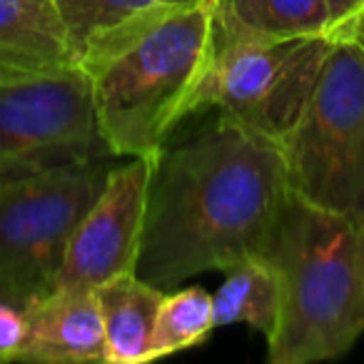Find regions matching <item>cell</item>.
I'll return each instance as SVG.
<instances>
[{"label": "cell", "mask_w": 364, "mask_h": 364, "mask_svg": "<svg viewBox=\"0 0 364 364\" xmlns=\"http://www.w3.org/2000/svg\"><path fill=\"white\" fill-rule=\"evenodd\" d=\"M267 257L279 279L269 362L312 364L347 352L364 332V223L287 195Z\"/></svg>", "instance_id": "cell-3"}, {"label": "cell", "mask_w": 364, "mask_h": 364, "mask_svg": "<svg viewBox=\"0 0 364 364\" xmlns=\"http://www.w3.org/2000/svg\"><path fill=\"white\" fill-rule=\"evenodd\" d=\"M92 294L105 327L107 364L152 362V329L165 289L125 272L97 284Z\"/></svg>", "instance_id": "cell-12"}, {"label": "cell", "mask_w": 364, "mask_h": 364, "mask_svg": "<svg viewBox=\"0 0 364 364\" xmlns=\"http://www.w3.org/2000/svg\"><path fill=\"white\" fill-rule=\"evenodd\" d=\"M155 160L157 152H150L110 167L105 188L68 242L53 289H95L105 279L135 272Z\"/></svg>", "instance_id": "cell-8"}, {"label": "cell", "mask_w": 364, "mask_h": 364, "mask_svg": "<svg viewBox=\"0 0 364 364\" xmlns=\"http://www.w3.org/2000/svg\"><path fill=\"white\" fill-rule=\"evenodd\" d=\"M28 327L13 362L107 364L102 314L92 289H53L28 307Z\"/></svg>", "instance_id": "cell-9"}, {"label": "cell", "mask_w": 364, "mask_h": 364, "mask_svg": "<svg viewBox=\"0 0 364 364\" xmlns=\"http://www.w3.org/2000/svg\"><path fill=\"white\" fill-rule=\"evenodd\" d=\"M28 309L16 299L0 294V362H13L28 327Z\"/></svg>", "instance_id": "cell-16"}, {"label": "cell", "mask_w": 364, "mask_h": 364, "mask_svg": "<svg viewBox=\"0 0 364 364\" xmlns=\"http://www.w3.org/2000/svg\"><path fill=\"white\" fill-rule=\"evenodd\" d=\"M110 167V157H95L0 182V294L28 309L53 292L68 242Z\"/></svg>", "instance_id": "cell-5"}, {"label": "cell", "mask_w": 364, "mask_h": 364, "mask_svg": "<svg viewBox=\"0 0 364 364\" xmlns=\"http://www.w3.org/2000/svg\"><path fill=\"white\" fill-rule=\"evenodd\" d=\"M95 157L115 155L97 130L80 65L0 80V182Z\"/></svg>", "instance_id": "cell-7"}, {"label": "cell", "mask_w": 364, "mask_h": 364, "mask_svg": "<svg viewBox=\"0 0 364 364\" xmlns=\"http://www.w3.org/2000/svg\"><path fill=\"white\" fill-rule=\"evenodd\" d=\"M213 329V294L203 287L165 292L152 329V359L198 347Z\"/></svg>", "instance_id": "cell-14"}, {"label": "cell", "mask_w": 364, "mask_h": 364, "mask_svg": "<svg viewBox=\"0 0 364 364\" xmlns=\"http://www.w3.org/2000/svg\"><path fill=\"white\" fill-rule=\"evenodd\" d=\"M287 195L282 147L220 112L157 152L135 274L167 292L195 274L267 257Z\"/></svg>", "instance_id": "cell-1"}, {"label": "cell", "mask_w": 364, "mask_h": 364, "mask_svg": "<svg viewBox=\"0 0 364 364\" xmlns=\"http://www.w3.org/2000/svg\"><path fill=\"white\" fill-rule=\"evenodd\" d=\"M352 41L357 43V46H359V48H362V50H364V26L359 28V31H357V36H354Z\"/></svg>", "instance_id": "cell-18"}, {"label": "cell", "mask_w": 364, "mask_h": 364, "mask_svg": "<svg viewBox=\"0 0 364 364\" xmlns=\"http://www.w3.org/2000/svg\"><path fill=\"white\" fill-rule=\"evenodd\" d=\"M77 65L53 0H0V80Z\"/></svg>", "instance_id": "cell-10"}, {"label": "cell", "mask_w": 364, "mask_h": 364, "mask_svg": "<svg viewBox=\"0 0 364 364\" xmlns=\"http://www.w3.org/2000/svg\"><path fill=\"white\" fill-rule=\"evenodd\" d=\"M213 58L210 0L147 13L77 53L97 130L115 157L160 152Z\"/></svg>", "instance_id": "cell-2"}, {"label": "cell", "mask_w": 364, "mask_h": 364, "mask_svg": "<svg viewBox=\"0 0 364 364\" xmlns=\"http://www.w3.org/2000/svg\"><path fill=\"white\" fill-rule=\"evenodd\" d=\"M215 327L250 324L264 337L279 319V279L269 257H247L225 269V282L213 294Z\"/></svg>", "instance_id": "cell-13"}, {"label": "cell", "mask_w": 364, "mask_h": 364, "mask_svg": "<svg viewBox=\"0 0 364 364\" xmlns=\"http://www.w3.org/2000/svg\"><path fill=\"white\" fill-rule=\"evenodd\" d=\"M282 157L289 195L364 223V50L354 41H334Z\"/></svg>", "instance_id": "cell-4"}, {"label": "cell", "mask_w": 364, "mask_h": 364, "mask_svg": "<svg viewBox=\"0 0 364 364\" xmlns=\"http://www.w3.org/2000/svg\"><path fill=\"white\" fill-rule=\"evenodd\" d=\"M332 46L329 36H299L213 53L185 102V117L218 107L282 147L312 97Z\"/></svg>", "instance_id": "cell-6"}, {"label": "cell", "mask_w": 364, "mask_h": 364, "mask_svg": "<svg viewBox=\"0 0 364 364\" xmlns=\"http://www.w3.org/2000/svg\"><path fill=\"white\" fill-rule=\"evenodd\" d=\"M327 36L332 41H352L364 26V0H324Z\"/></svg>", "instance_id": "cell-17"}, {"label": "cell", "mask_w": 364, "mask_h": 364, "mask_svg": "<svg viewBox=\"0 0 364 364\" xmlns=\"http://www.w3.org/2000/svg\"><path fill=\"white\" fill-rule=\"evenodd\" d=\"M213 53L245 43L327 36L324 0H210Z\"/></svg>", "instance_id": "cell-11"}, {"label": "cell", "mask_w": 364, "mask_h": 364, "mask_svg": "<svg viewBox=\"0 0 364 364\" xmlns=\"http://www.w3.org/2000/svg\"><path fill=\"white\" fill-rule=\"evenodd\" d=\"M182 3H193V0H53L68 38H70L75 60L77 53L95 38L140 16L162 11V8L182 6Z\"/></svg>", "instance_id": "cell-15"}]
</instances>
